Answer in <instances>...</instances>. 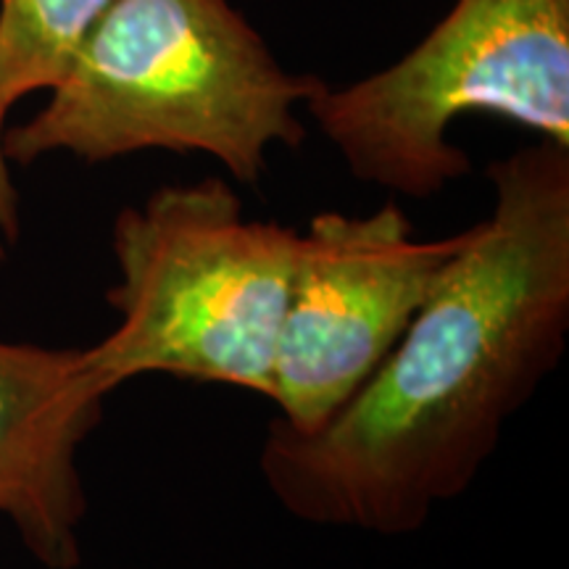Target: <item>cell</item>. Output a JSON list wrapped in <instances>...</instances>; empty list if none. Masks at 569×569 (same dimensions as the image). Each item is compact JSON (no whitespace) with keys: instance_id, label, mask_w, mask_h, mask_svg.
I'll use <instances>...</instances> for the list:
<instances>
[{"instance_id":"6da1fadb","label":"cell","mask_w":569,"mask_h":569,"mask_svg":"<svg viewBox=\"0 0 569 569\" xmlns=\"http://www.w3.org/2000/svg\"><path fill=\"white\" fill-rule=\"evenodd\" d=\"M493 209L467 230L382 365L317 430L272 419L269 493L298 522L417 536L465 496L507 425L557 372L569 336V148L488 167Z\"/></svg>"},{"instance_id":"7a4b0ae2","label":"cell","mask_w":569,"mask_h":569,"mask_svg":"<svg viewBox=\"0 0 569 569\" xmlns=\"http://www.w3.org/2000/svg\"><path fill=\"white\" fill-rule=\"evenodd\" d=\"M322 88L284 71L230 0H113L46 109L6 130V156L101 163L140 151L206 153L256 184L274 146L306 140L296 109Z\"/></svg>"},{"instance_id":"3957f363","label":"cell","mask_w":569,"mask_h":569,"mask_svg":"<svg viewBox=\"0 0 569 569\" xmlns=\"http://www.w3.org/2000/svg\"><path fill=\"white\" fill-rule=\"evenodd\" d=\"M301 232L248 219L219 177L163 184L117 213L119 322L82 361L101 393L169 375L269 398Z\"/></svg>"},{"instance_id":"277c9868","label":"cell","mask_w":569,"mask_h":569,"mask_svg":"<svg viewBox=\"0 0 569 569\" xmlns=\"http://www.w3.org/2000/svg\"><path fill=\"white\" fill-rule=\"evenodd\" d=\"M306 109L356 180L417 201L472 169L448 140L469 113L569 148V0H457L401 61Z\"/></svg>"},{"instance_id":"5b68a950","label":"cell","mask_w":569,"mask_h":569,"mask_svg":"<svg viewBox=\"0 0 569 569\" xmlns=\"http://www.w3.org/2000/svg\"><path fill=\"white\" fill-rule=\"evenodd\" d=\"M467 230L422 240L396 201L372 213L322 211L301 232L272 390L277 422L325 425L382 365L461 251Z\"/></svg>"},{"instance_id":"8992f818","label":"cell","mask_w":569,"mask_h":569,"mask_svg":"<svg viewBox=\"0 0 569 569\" xmlns=\"http://www.w3.org/2000/svg\"><path fill=\"white\" fill-rule=\"evenodd\" d=\"M106 398L82 348L0 340V517L46 569L82 565L80 451Z\"/></svg>"},{"instance_id":"52a82bcc","label":"cell","mask_w":569,"mask_h":569,"mask_svg":"<svg viewBox=\"0 0 569 569\" xmlns=\"http://www.w3.org/2000/svg\"><path fill=\"white\" fill-rule=\"evenodd\" d=\"M113 0H0V103L51 90Z\"/></svg>"},{"instance_id":"ba28073f","label":"cell","mask_w":569,"mask_h":569,"mask_svg":"<svg viewBox=\"0 0 569 569\" xmlns=\"http://www.w3.org/2000/svg\"><path fill=\"white\" fill-rule=\"evenodd\" d=\"M6 117H9V109L0 103V264L9 261L21 232L19 193L11 180V161L6 156Z\"/></svg>"}]
</instances>
